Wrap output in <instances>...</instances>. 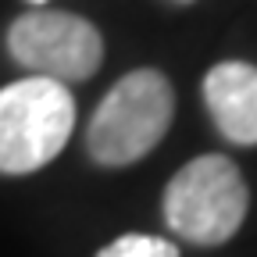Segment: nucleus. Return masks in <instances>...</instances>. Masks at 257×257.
Instances as JSON below:
<instances>
[{
	"label": "nucleus",
	"mask_w": 257,
	"mask_h": 257,
	"mask_svg": "<svg viewBox=\"0 0 257 257\" xmlns=\"http://www.w3.org/2000/svg\"><path fill=\"white\" fill-rule=\"evenodd\" d=\"M175 4H189V0H175Z\"/></svg>",
	"instance_id": "6e6552de"
},
{
	"label": "nucleus",
	"mask_w": 257,
	"mask_h": 257,
	"mask_svg": "<svg viewBox=\"0 0 257 257\" xmlns=\"http://www.w3.org/2000/svg\"><path fill=\"white\" fill-rule=\"evenodd\" d=\"M75 125V100L64 82L29 75L0 89V172H36L64 150Z\"/></svg>",
	"instance_id": "f03ea898"
},
{
	"label": "nucleus",
	"mask_w": 257,
	"mask_h": 257,
	"mask_svg": "<svg viewBox=\"0 0 257 257\" xmlns=\"http://www.w3.org/2000/svg\"><path fill=\"white\" fill-rule=\"evenodd\" d=\"M172 114H175V93L165 75L154 68L128 72L111 86V93L89 118L86 150L93 161H100L107 168L133 165L165 140Z\"/></svg>",
	"instance_id": "f257e3e1"
},
{
	"label": "nucleus",
	"mask_w": 257,
	"mask_h": 257,
	"mask_svg": "<svg viewBox=\"0 0 257 257\" xmlns=\"http://www.w3.org/2000/svg\"><path fill=\"white\" fill-rule=\"evenodd\" d=\"M204 100L218 133L232 143H257V68L243 61H225L204 75Z\"/></svg>",
	"instance_id": "39448f33"
},
{
	"label": "nucleus",
	"mask_w": 257,
	"mask_h": 257,
	"mask_svg": "<svg viewBox=\"0 0 257 257\" xmlns=\"http://www.w3.org/2000/svg\"><path fill=\"white\" fill-rule=\"evenodd\" d=\"M246 182L239 168L221 154L193 157L165 189L168 229L197 246L232 239L246 218Z\"/></svg>",
	"instance_id": "7ed1b4c3"
},
{
	"label": "nucleus",
	"mask_w": 257,
	"mask_h": 257,
	"mask_svg": "<svg viewBox=\"0 0 257 257\" xmlns=\"http://www.w3.org/2000/svg\"><path fill=\"white\" fill-rule=\"evenodd\" d=\"M8 47L22 68L54 82H79L100 68L104 57L96 25L68 11L22 15L8 32Z\"/></svg>",
	"instance_id": "20e7f679"
},
{
	"label": "nucleus",
	"mask_w": 257,
	"mask_h": 257,
	"mask_svg": "<svg viewBox=\"0 0 257 257\" xmlns=\"http://www.w3.org/2000/svg\"><path fill=\"white\" fill-rule=\"evenodd\" d=\"M32 4H47V0H32Z\"/></svg>",
	"instance_id": "0eeeda50"
},
{
	"label": "nucleus",
	"mask_w": 257,
	"mask_h": 257,
	"mask_svg": "<svg viewBox=\"0 0 257 257\" xmlns=\"http://www.w3.org/2000/svg\"><path fill=\"white\" fill-rule=\"evenodd\" d=\"M96 257H179V246L168 243V239H161V236H121L114 243H107Z\"/></svg>",
	"instance_id": "423d86ee"
}]
</instances>
